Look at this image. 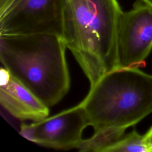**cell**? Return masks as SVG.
I'll use <instances>...</instances> for the list:
<instances>
[{
	"label": "cell",
	"mask_w": 152,
	"mask_h": 152,
	"mask_svg": "<svg viewBox=\"0 0 152 152\" xmlns=\"http://www.w3.org/2000/svg\"><path fill=\"white\" fill-rule=\"evenodd\" d=\"M122 13L117 0H65L62 37L90 87L118 68L117 41Z\"/></svg>",
	"instance_id": "cell-1"
},
{
	"label": "cell",
	"mask_w": 152,
	"mask_h": 152,
	"mask_svg": "<svg viewBox=\"0 0 152 152\" xmlns=\"http://www.w3.org/2000/svg\"><path fill=\"white\" fill-rule=\"evenodd\" d=\"M66 48L64 38L55 34L0 35L4 68L48 107L69 89Z\"/></svg>",
	"instance_id": "cell-2"
},
{
	"label": "cell",
	"mask_w": 152,
	"mask_h": 152,
	"mask_svg": "<svg viewBox=\"0 0 152 152\" xmlns=\"http://www.w3.org/2000/svg\"><path fill=\"white\" fill-rule=\"evenodd\" d=\"M80 104L94 131L126 129L152 113V75L137 68H117L91 86Z\"/></svg>",
	"instance_id": "cell-3"
},
{
	"label": "cell",
	"mask_w": 152,
	"mask_h": 152,
	"mask_svg": "<svg viewBox=\"0 0 152 152\" xmlns=\"http://www.w3.org/2000/svg\"><path fill=\"white\" fill-rule=\"evenodd\" d=\"M65 0H11L0 11V35L55 34L62 37Z\"/></svg>",
	"instance_id": "cell-4"
},
{
	"label": "cell",
	"mask_w": 152,
	"mask_h": 152,
	"mask_svg": "<svg viewBox=\"0 0 152 152\" xmlns=\"http://www.w3.org/2000/svg\"><path fill=\"white\" fill-rule=\"evenodd\" d=\"M88 125L86 112L79 103L51 117L31 124H22L20 134L37 144L66 150L77 147Z\"/></svg>",
	"instance_id": "cell-5"
},
{
	"label": "cell",
	"mask_w": 152,
	"mask_h": 152,
	"mask_svg": "<svg viewBox=\"0 0 152 152\" xmlns=\"http://www.w3.org/2000/svg\"><path fill=\"white\" fill-rule=\"evenodd\" d=\"M152 49V7L137 4L123 12L117 41L118 68H137Z\"/></svg>",
	"instance_id": "cell-6"
},
{
	"label": "cell",
	"mask_w": 152,
	"mask_h": 152,
	"mask_svg": "<svg viewBox=\"0 0 152 152\" xmlns=\"http://www.w3.org/2000/svg\"><path fill=\"white\" fill-rule=\"evenodd\" d=\"M0 102L14 117L34 122L47 118L49 107L14 77L5 68L1 69Z\"/></svg>",
	"instance_id": "cell-7"
},
{
	"label": "cell",
	"mask_w": 152,
	"mask_h": 152,
	"mask_svg": "<svg viewBox=\"0 0 152 152\" xmlns=\"http://www.w3.org/2000/svg\"><path fill=\"white\" fill-rule=\"evenodd\" d=\"M125 130L119 128H109L96 131L90 138L83 139L76 148L80 151L104 152L107 147L122 137Z\"/></svg>",
	"instance_id": "cell-8"
},
{
	"label": "cell",
	"mask_w": 152,
	"mask_h": 152,
	"mask_svg": "<svg viewBox=\"0 0 152 152\" xmlns=\"http://www.w3.org/2000/svg\"><path fill=\"white\" fill-rule=\"evenodd\" d=\"M152 152V148L146 142L144 135L135 130L121 138L107 147L104 152Z\"/></svg>",
	"instance_id": "cell-9"
},
{
	"label": "cell",
	"mask_w": 152,
	"mask_h": 152,
	"mask_svg": "<svg viewBox=\"0 0 152 152\" xmlns=\"http://www.w3.org/2000/svg\"><path fill=\"white\" fill-rule=\"evenodd\" d=\"M144 138L147 144L152 148V126L144 135Z\"/></svg>",
	"instance_id": "cell-10"
},
{
	"label": "cell",
	"mask_w": 152,
	"mask_h": 152,
	"mask_svg": "<svg viewBox=\"0 0 152 152\" xmlns=\"http://www.w3.org/2000/svg\"><path fill=\"white\" fill-rule=\"evenodd\" d=\"M11 0H0V11L2 10Z\"/></svg>",
	"instance_id": "cell-11"
},
{
	"label": "cell",
	"mask_w": 152,
	"mask_h": 152,
	"mask_svg": "<svg viewBox=\"0 0 152 152\" xmlns=\"http://www.w3.org/2000/svg\"><path fill=\"white\" fill-rule=\"evenodd\" d=\"M144 4L152 7V0H141Z\"/></svg>",
	"instance_id": "cell-12"
}]
</instances>
